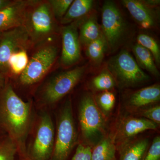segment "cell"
<instances>
[{"label": "cell", "mask_w": 160, "mask_h": 160, "mask_svg": "<svg viewBox=\"0 0 160 160\" xmlns=\"http://www.w3.org/2000/svg\"><path fill=\"white\" fill-rule=\"evenodd\" d=\"M34 120L32 102L23 101L6 83L0 89V126L16 144L19 160L28 159L26 144Z\"/></svg>", "instance_id": "6da1fadb"}, {"label": "cell", "mask_w": 160, "mask_h": 160, "mask_svg": "<svg viewBox=\"0 0 160 160\" xmlns=\"http://www.w3.org/2000/svg\"><path fill=\"white\" fill-rule=\"evenodd\" d=\"M24 26L33 45L46 42L56 33L58 25L48 1H34Z\"/></svg>", "instance_id": "7a4b0ae2"}, {"label": "cell", "mask_w": 160, "mask_h": 160, "mask_svg": "<svg viewBox=\"0 0 160 160\" xmlns=\"http://www.w3.org/2000/svg\"><path fill=\"white\" fill-rule=\"evenodd\" d=\"M34 120L31 138L26 145L29 160H50L54 147L55 129L50 115L42 111Z\"/></svg>", "instance_id": "3957f363"}, {"label": "cell", "mask_w": 160, "mask_h": 160, "mask_svg": "<svg viewBox=\"0 0 160 160\" xmlns=\"http://www.w3.org/2000/svg\"><path fill=\"white\" fill-rule=\"evenodd\" d=\"M71 99H68L60 110L57 122L53 151L50 160H69L77 142Z\"/></svg>", "instance_id": "277c9868"}, {"label": "cell", "mask_w": 160, "mask_h": 160, "mask_svg": "<svg viewBox=\"0 0 160 160\" xmlns=\"http://www.w3.org/2000/svg\"><path fill=\"white\" fill-rule=\"evenodd\" d=\"M86 69V66H79L49 79L39 91L38 101L41 106H53L66 96L82 79Z\"/></svg>", "instance_id": "5b68a950"}, {"label": "cell", "mask_w": 160, "mask_h": 160, "mask_svg": "<svg viewBox=\"0 0 160 160\" xmlns=\"http://www.w3.org/2000/svg\"><path fill=\"white\" fill-rule=\"evenodd\" d=\"M32 56L26 69L19 76V82L25 86H32L40 82L54 65L59 49L54 43L42 44Z\"/></svg>", "instance_id": "8992f818"}, {"label": "cell", "mask_w": 160, "mask_h": 160, "mask_svg": "<svg viewBox=\"0 0 160 160\" xmlns=\"http://www.w3.org/2000/svg\"><path fill=\"white\" fill-rule=\"evenodd\" d=\"M106 68L122 87L136 86L149 79L129 51L123 49L108 60Z\"/></svg>", "instance_id": "52a82bcc"}, {"label": "cell", "mask_w": 160, "mask_h": 160, "mask_svg": "<svg viewBox=\"0 0 160 160\" xmlns=\"http://www.w3.org/2000/svg\"><path fill=\"white\" fill-rule=\"evenodd\" d=\"M101 27L108 50L111 52L117 50L125 40L127 27L122 12L113 1L103 3Z\"/></svg>", "instance_id": "ba28073f"}, {"label": "cell", "mask_w": 160, "mask_h": 160, "mask_svg": "<svg viewBox=\"0 0 160 160\" xmlns=\"http://www.w3.org/2000/svg\"><path fill=\"white\" fill-rule=\"evenodd\" d=\"M79 121L83 136L92 142L102 132L104 120L93 98L90 94L84 95L79 107Z\"/></svg>", "instance_id": "9c48e42d"}, {"label": "cell", "mask_w": 160, "mask_h": 160, "mask_svg": "<svg viewBox=\"0 0 160 160\" xmlns=\"http://www.w3.org/2000/svg\"><path fill=\"white\" fill-rule=\"evenodd\" d=\"M32 44L24 26L0 34V73L9 72L8 62L12 55L21 49H28Z\"/></svg>", "instance_id": "30bf717a"}, {"label": "cell", "mask_w": 160, "mask_h": 160, "mask_svg": "<svg viewBox=\"0 0 160 160\" xmlns=\"http://www.w3.org/2000/svg\"><path fill=\"white\" fill-rule=\"evenodd\" d=\"M81 20L64 26L62 29V50L60 62L65 68L77 64L81 59V43L78 28Z\"/></svg>", "instance_id": "8fae6325"}, {"label": "cell", "mask_w": 160, "mask_h": 160, "mask_svg": "<svg viewBox=\"0 0 160 160\" xmlns=\"http://www.w3.org/2000/svg\"><path fill=\"white\" fill-rule=\"evenodd\" d=\"M122 4L136 22L143 29H155L158 24V8H153L145 0H123Z\"/></svg>", "instance_id": "7c38bea8"}, {"label": "cell", "mask_w": 160, "mask_h": 160, "mask_svg": "<svg viewBox=\"0 0 160 160\" xmlns=\"http://www.w3.org/2000/svg\"><path fill=\"white\" fill-rule=\"evenodd\" d=\"M34 0H16L0 10V34L24 26L29 7Z\"/></svg>", "instance_id": "4fadbf2b"}, {"label": "cell", "mask_w": 160, "mask_h": 160, "mask_svg": "<svg viewBox=\"0 0 160 160\" xmlns=\"http://www.w3.org/2000/svg\"><path fill=\"white\" fill-rule=\"evenodd\" d=\"M79 38L81 44L86 46L102 35L101 26L98 22L96 12H92L81 20Z\"/></svg>", "instance_id": "5bb4252c"}, {"label": "cell", "mask_w": 160, "mask_h": 160, "mask_svg": "<svg viewBox=\"0 0 160 160\" xmlns=\"http://www.w3.org/2000/svg\"><path fill=\"white\" fill-rule=\"evenodd\" d=\"M160 99V86L158 84L139 89L130 95L128 104L134 108L144 107L158 102Z\"/></svg>", "instance_id": "9a60e30c"}, {"label": "cell", "mask_w": 160, "mask_h": 160, "mask_svg": "<svg viewBox=\"0 0 160 160\" xmlns=\"http://www.w3.org/2000/svg\"><path fill=\"white\" fill-rule=\"evenodd\" d=\"M94 1L92 0H75L62 20L61 23L68 25L82 19L92 12Z\"/></svg>", "instance_id": "2e32d148"}, {"label": "cell", "mask_w": 160, "mask_h": 160, "mask_svg": "<svg viewBox=\"0 0 160 160\" xmlns=\"http://www.w3.org/2000/svg\"><path fill=\"white\" fill-rule=\"evenodd\" d=\"M157 127V124L147 119L132 118L124 122L121 131L124 136L130 138L146 130H154Z\"/></svg>", "instance_id": "e0dca14e"}, {"label": "cell", "mask_w": 160, "mask_h": 160, "mask_svg": "<svg viewBox=\"0 0 160 160\" xmlns=\"http://www.w3.org/2000/svg\"><path fill=\"white\" fill-rule=\"evenodd\" d=\"M132 50L136 61L141 69L146 70L154 76H159L158 69L150 52L138 43L133 45Z\"/></svg>", "instance_id": "ac0fdd59"}, {"label": "cell", "mask_w": 160, "mask_h": 160, "mask_svg": "<svg viewBox=\"0 0 160 160\" xmlns=\"http://www.w3.org/2000/svg\"><path fill=\"white\" fill-rule=\"evenodd\" d=\"M86 56L94 66H99L102 62L108 46L102 33L98 38L86 46Z\"/></svg>", "instance_id": "d6986e66"}, {"label": "cell", "mask_w": 160, "mask_h": 160, "mask_svg": "<svg viewBox=\"0 0 160 160\" xmlns=\"http://www.w3.org/2000/svg\"><path fill=\"white\" fill-rule=\"evenodd\" d=\"M116 149L112 140L106 138L92 149L91 160H116Z\"/></svg>", "instance_id": "ffe728a7"}, {"label": "cell", "mask_w": 160, "mask_h": 160, "mask_svg": "<svg viewBox=\"0 0 160 160\" xmlns=\"http://www.w3.org/2000/svg\"><path fill=\"white\" fill-rule=\"evenodd\" d=\"M148 147V140L136 142L122 150L119 160H142L149 148Z\"/></svg>", "instance_id": "44dd1931"}, {"label": "cell", "mask_w": 160, "mask_h": 160, "mask_svg": "<svg viewBox=\"0 0 160 160\" xmlns=\"http://www.w3.org/2000/svg\"><path fill=\"white\" fill-rule=\"evenodd\" d=\"M27 50H18L10 57L8 62V69L11 74L19 76L26 69L29 61Z\"/></svg>", "instance_id": "7402d4cb"}, {"label": "cell", "mask_w": 160, "mask_h": 160, "mask_svg": "<svg viewBox=\"0 0 160 160\" xmlns=\"http://www.w3.org/2000/svg\"><path fill=\"white\" fill-rule=\"evenodd\" d=\"M115 83L112 75L106 67L92 78L91 86L95 90L104 92L112 89Z\"/></svg>", "instance_id": "603a6c76"}, {"label": "cell", "mask_w": 160, "mask_h": 160, "mask_svg": "<svg viewBox=\"0 0 160 160\" xmlns=\"http://www.w3.org/2000/svg\"><path fill=\"white\" fill-rule=\"evenodd\" d=\"M0 160H19L17 146L7 135L0 140Z\"/></svg>", "instance_id": "cb8c5ba5"}, {"label": "cell", "mask_w": 160, "mask_h": 160, "mask_svg": "<svg viewBox=\"0 0 160 160\" xmlns=\"http://www.w3.org/2000/svg\"><path fill=\"white\" fill-rule=\"evenodd\" d=\"M138 44L143 46L150 52L153 56L157 66L160 64V49L159 45L154 38L146 33L138 35Z\"/></svg>", "instance_id": "d4e9b609"}, {"label": "cell", "mask_w": 160, "mask_h": 160, "mask_svg": "<svg viewBox=\"0 0 160 160\" xmlns=\"http://www.w3.org/2000/svg\"><path fill=\"white\" fill-rule=\"evenodd\" d=\"M73 0H49L52 11L56 20L61 21L66 14Z\"/></svg>", "instance_id": "484cf974"}, {"label": "cell", "mask_w": 160, "mask_h": 160, "mask_svg": "<svg viewBox=\"0 0 160 160\" xmlns=\"http://www.w3.org/2000/svg\"><path fill=\"white\" fill-rule=\"evenodd\" d=\"M97 98L99 104L104 111H110L114 106L115 97L111 92H102Z\"/></svg>", "instance_id": "4316f807"}, {"label": "cell", "mask_w": 160, "mask_h": 160, "mask_svg": "<svg viewBox=\"0 0 160 160\" xmlns=\"http://www.w3.org/2000/svg\"><path fill=\"white\" fill-rule=\"evenodd\" d=\"M142 160H160V138L154 139Z\"/></svg>", "instance_id": "83f0119b"}, {"label": "cell", "mask_w": 160, "mask_h": 160, "mask_svg": "<svg viewBox=\"0 0 160 160\" xmlns=\"http://www.w3.org/2000/svg\"><path fill=\"white\" fill-rule=\"evenodd\" d=\"M92 149L89 146L80 144L70 160H91Z\"/></svg>", "instance_id": "f1b7e54d"}, {"label": "cell", "mask_w": 160, "mask_h": 160, "mask_svg": "<svg viewBox=\"0 0 160 160\" xmlns=\"http://www.w3.org/2000/svg\"><path fill=\"white\" fill-rule=\"evenodd\" d=\"M145 118L150 120L156 124L160 123V106H157L150 107L143 111L142 113Z\"/></svg>", "instance_id": "f546056e"}, {"label": "cell", "mask_w": 160, "mask_h": 160, "mask_svg": "<svg viewBox=\"0 0 160 160\" xmlns=\"http://www.w3.org/2000/svg\"><path fill=\"white\" fill-rule=\"evenodd\" d=\"M12 1L9 0H0V10L9 6V4H11Z\"/></svg>", "instance_id": "4dcf8cb0"}, {"label": "cell", "mask_w": 160, "mask_h": 160, "mask_svg": "<svg viewBox=\"0 0 160 160\" xmlns=\"http://www.w3.org/2000/svg\"><path fill=\"white\" fill-rule=\"evenodd\" d=\"M6 83L5 75L2 73H0V89L3 88V86H5Z\"/></svg>", "instance_id": "1f68e13d"}, {"label": "cell", "mask_w": 160, "mask_h": 160, "mask_svg": "<svg viewBox=\"0 0 160 160\" xmlns=\"http://www.w3.org/2000/svg\"><path fill=\"white\" fill-rule=\"evenodd\" d=\"M3 132H5H5L4 131L1 126H0V140L2 139L4 137L6 136L4 135L3 134Z\"/></svg>", "instance_id": "d6a6232c"}, {"label": "cell", "mask_w": 160, "mask_h": 160, "mask_svg": "<svg viewBox=\"0 0 160 160\" xmlns=\"http://www.w3.org/2000/svg\"></svg>", "instance_id": "836d02e7"}]
</instances>
